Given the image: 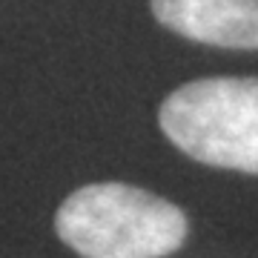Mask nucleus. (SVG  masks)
Returning <instances> with one entry per match:
<instances>
[{
	"mask_svg": "<svg viewBox=\"0 0 258 258\" xmlns=\"http://www.w3.org/2000/svg\"><path fill=\"white\" fill-rule=\"evenodd\" d=\"M55 230L81 258H164L184 244L186 218L138 186L89 184L63 201Z\"/></svg>",
	"mask_w": 258,
	"mask_h": 258,
	"instance_id": "obj_1",
	"label": "nucleus"
},
{
	"mask_svg": "<svg viewBox=\"0 0 258 258\" xmlns=\"http://www.w3.org/2000/svg\"><path fill=\"white\" fill-rule=\"evenodd\" d=\"M158 118L189 158L258 175V78L192 81L166 98Z\"/></svg>",
	"mask_w": 258,
	"mask_h": 258,
	"instance_id": "obj_2",
	"label": "nucleus"
},
{
	"mask_svg": "<svg viewBox=\"0 0 258 258\" xmlns=\"http://www.w3.org/2000/svg\"><path fill=\"white\" fill-rule=\"evenodd\" d=\"M152 15L195 43L258 49V0H152Z\"/></svg>",
	"mask_w": 258,
	"mask_h": 258,
	"instance_id": "obj_3",
	"label": "nucleus"
}]
</instances>
